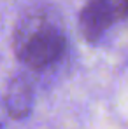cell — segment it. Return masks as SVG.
Here are the masks:
<instances>
[{
	"label": "cell",
	"instance_id": "cell-4",
	"mask_svg": "<svg viewBox=\"0 0 128 129\" xmlns=\"http://www.w3.org/2000/svg\"><path fill=\"white\" fill-rule=\"evenodd\" d=\"M121 7H123V18L128 16V0H121Z\"/></svg>",
	"mask_w": 128,
	"mask_h": 129
},
{
	"label": "cell",
	"instance_id": "cell-3",
	"mask_svg": "<svg viewBox=\"0 0 128 129\" xmlns=\"http://www.w3.org/2000/svg\"><path fill=\"white\" fill-rule=\"evenodd\" d=\"M4 107L5 112L16 120H21L30 115L33 108V87L26 77L16 75L14 79H11L5 89Z\"/></svg>",
	"mask_w": 128,
	"mask_h": 129
},
{
	"label": "cell",
	"instance_id": "cell-1",
	"mask_svg": "<svg viewBox=\"0 0 128 129\" xmlns=\"http://www.w3.org/2000/svg\"><path fill=\"white\" fill-rule=\"evenodd\" d=\"M67 37L54 18L35 12L25 16L14 31V52L32 70L47 68L65 54Z\"/></svg>",
	"mask_w": 128,
	"mask_h": 129
},
{
	"label": "cell",
	"instance_id": "cell-2",
	"mask_svg": "<svg viewBox=\"0 0 128 129\" xmlns=\"http://www.w3.org/2000/svg\"><path fill=\"white\" fill-rule=\"evenodd\" d=\"M119 18H123L121 0H88L79 14L81 35L89 44H97Z\"/></svg>",
	"mask_w": 128,
	"mask_h": 129
}]
</instances>
